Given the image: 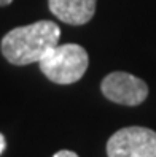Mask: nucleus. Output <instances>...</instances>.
Here are the masks:
<instances>
[{
	"label": "nucleus",
	"instance_id": "39448f33",
	"mask_svg": "<svg viewBox=\"0 0 156 157\" xmlns=\"http://www.w3.org/2000/svg\"><path fill=\"white\" fill-rule=\"evenodd\" d=\"M97 0H48L51 13L66 24L81 25L93 19Z\"/></svg>",
	"mask_w": 156,
	"mask_h": 157
},
{
	"label": "nucleus",
	"instance_id": "6e6552de",
	"mask_svg": "<svg viewBox=\"0 0 156 157\" xmlns=\"http://www.w3.org/2000/svg\"><path fill=\"white\" fill-rule=\"evenodd\" d=\"M13 2V0H0V6H6V5H10Z\"/></svg>",
	"mask_w": 156,
	"mask_h": 157
},
{
	"label": "nucleus",
	"instance_id": "f257e3e1",
	"mask_svg": "<svg viewBox=\"0 0 156 157\" xmlns=\"http://www.w3.org/2000/svg\"><path fill=\"white\" fill-rule=\"evenodd\" d=\"M61 27L53 21H38L10 30L2 40V54L13 65L40 62L59 44Z\"/></svg>",
	"mask_w": 156,
	"mask_h": 157
},
{
	"label": "nucleus",
	"instance_id": "20e7f679",
	"mask_svg": "<svg viewBox=\"0 0 156 157\" xmlns=\"http://www.w3.org/2000/svg\"><path fill=\"white\" fill-rule=\"evenodd\" d=\"M102 94L120 105H140L148 95V86L145 81L126 71H113L107 75L100 84Z\"/></svg>",
	"mask_w": 156,
	"mask_h": 157
},
{
	"label": "nucleus",
	"instance_id": "0eeeda50",
	"mask_svg": "<svg viewBox=\"0 0 156 157\" xmlns=\"http://www.w3.org/2000/svg\"><path fill=\"white\" fill-rule=\"evenodd\" d=\"M5 146H6V141H5V136L0 133V154L5 151Z\"/></svg>",
	"mask_w": 156,
	"mask_h": 157
},
{
	"label": "nucleus",
	"instance_id": "423d86ee",
	"mask_svg": "<svg viewBox=\"0 0 156 157\" xmlns=\"http://www.w3.org/2000/svg\"><path fill=\"white\" fill-rule=\"evenodd\" d=\"M53 157H78V155L75 152H72V151H66V149H64V151H58Z\"/></svg>",
	"mask_w": 156,
	"mask_h": 157
},
{
	"label": "nucleus",
	"instance_id": "f03ea898",
	"mask_svg": "<svg viewBox=\"0 0 156 157\" xmlns=\"http://www.w3.org/2000/svg\"><path fill=\"white\" fill-rule=\"evenodd\" d=\"M89 57L83 46L75 43L58 44L38 62L40 70L56 84H72L83 78Z\"/></svg>",
	"mask_w": 156,
	"mask_h": 157
},
{
	"label": "nucleus",
	"instance_id": "7ed1b4c3",
	"mask_svg": "<svg viewBox=\"0 0 156 157\" xmlns=\"http://www.w3.org/2000/svg\"><path fill=\"white\" fill-rule=\"evenodd\" d=\"M108 157H156V132L146 127H124L107 143Z\"/></svg>",
	"mask_w": 156,
	"mask_h": 157
}]
</instances>
